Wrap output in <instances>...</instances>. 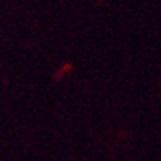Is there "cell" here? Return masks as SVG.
Here are the masks:
<instances>
[]
</instances>
